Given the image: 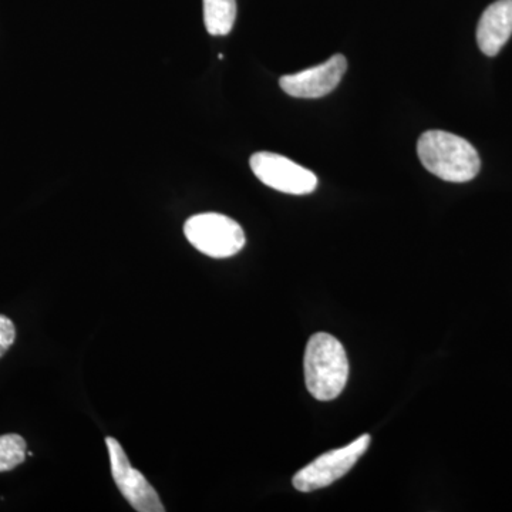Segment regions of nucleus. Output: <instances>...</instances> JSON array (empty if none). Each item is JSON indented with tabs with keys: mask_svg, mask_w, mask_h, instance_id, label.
Returning a JSON list of instances; mask_svg holds the SVG:
<instances>
[{
	"mask_svg": "<svg viewBox=\"0 0 512 512\" xmlns=\"http://www.w3.org/2000/svg\"><path fill=\"white\" fill-rule=\"evenodd\" d=\"M417 153L427 171L448 183H467L480 173L481 160L473 144L447 131L421 134Z\"/></svg>",
	"mask_w": 512,
	"mask_h": 512,
	"instance_id": "obj_1",
	"label": "nucleus"
},
{
	"mask_svg": "<svg viewBox=\"0 0 512 512\" xmlns=\"http://www.w3.org/2000/svg\"><path fill=\"white\" fill-rule=\"evenodd\" d=\"M305 383L320 402L336 399L349 377V360L342 343L329 333H316L305 350Z\"/></svg>",
	"mask_w": 512,
	"mask_h": 512,
	"instance_id": "obj_2",
	"label": "nucleus"
},
{
	"mask_svg": "<svg viewBox=\"0 0 512 512\" xmlns=\"http://www.w3.org/2000/svg\"><path fill=\"white\" fill-rule=\"evenodd\" d=\"M184 234L192 247L211 258H229L245 245L241 225L215 212L191 217L185 222Z\"/></svg>",
	"mask_w": 512,
	"mask_h": 512,
	"instance_id": "obj_3",
	"label": "nucleus"
},
{
	"mask_svg": "<svg viewBox=\"0 0 512 512\" xmlns=\"http://www.w3.org/2000/svg\"><path fill=\"white\" fill-rule=\"evenodd\" d=\"M369 446L370 436L365 434L346 447L323 454L295 474L292 480L293 487L301 493H312L320 488L329 487L356 466Z\"/></svg>",
	"mask_w": 512,
	"mask_h": 512,
	"instance_id": "obj_4",
	"label": "nucleus"
},
{
	"mask_svg": "<svg viewBox=\"0 0 512 512\" xmlns=\"http://www.w3.org/2000/svg\"><path fill=\"white\" fill-rule=\"evenodd\" d=\"M249 164L256 178L276 191L306 195L318 187V177L312 171L279 154L261 151L251 157Z\"/></svg>",
	"mask_w": 512,
	"mask_h": 512,
	"instance_id": "obj_5",
	"label": "nucleus"
},
{
	"mask_svg": "<svg viewBox=\"0 0 512 512\" xmlns=\"http://www.w3.org/2000/svg\"><path fill=\"white\" fill-rule=\"evenodd\" d=\"M106 446L110 456L111 474L128 504L138 512H164L165 508L157 491L148 483L143 473L131 466L119 441L107 437Z\"/></svg>",
	"mask_w": 512,
	"mask_h": 512,
	"instance_id": "obj_6",
	"label": "nucleus"
},
{
	"mask_svg": "<svg viewBox=\"0 0 512 512\" xmlns=\"http://www.w3.org/2000/svg\"><path fill=\"white\" fill-rule=\"evenodd\" d=\"M346 69V57L335 55L312 69L281 77L279 84L286 94L296 99H319L332 93L339 86Z\"/></svg>",
	"mask_w": 512,
	"mask_h": 512,
	"instance_id": "obj_7",
	"label": "nucleus"
},
{
	"mask_svg": "<svg viewBox=\"0 0 512 512\" xmlns=\"http://www.w3.org/2000/svg\"><path fill=\"white\" fill-rule=\"evenodd\" d=\"M512 35V0H497L488 6L477 26V43L485 56L501 52Z\"/></svg>",
	"mask_w": 512,
	"mask_h": 512,
	"instance_id": "obj_8",
	"label": "nucleus"
},
{
	"mask_svg": "<svg viewBox=\"0 0 512 512\" xmlns=\"http://www.w3.org/2000/svg\"><path fill=\"white\" fill-rule=\"evenodd\" d=\"M237 19V0H204L205 28L212 36H227Z\"/></svg>",
	"mask_w": 512,
	"mask_h": 512,
	"instance_id": "obj_9",
	"label": "nucleus"
},
{
	"mask_svg": "<svg viewBox=\"0 0 512 512\" xmlns=\"http://www.w3.org/2000/svg\"><path fill=\"white\" fill-rule=\"evenodd\" d=\"M28 444L19 434L0 436V473L15 470L25 463Z\"/></svg>",
	"mask_w": 512,
	"mask_h": 512,
	"instance_id": "obj_10",
	"label": "nucleus"
},
{
	"mask_svg": "<svg viewBox=\"0 0 512 512\" xmlns=\"http://www.w3.org/2000/svg\"><path fill=\"white\" fill-rule=\"evenodd\" d=\"M16 339L15 323L8 316L0 315V357L5 355Z\"/></svg>",
	"mask_w": 512,
	"mask_h": 512,
	"instance_id": "obj_11",
	"label": "nucleus"
}]
</instances>
